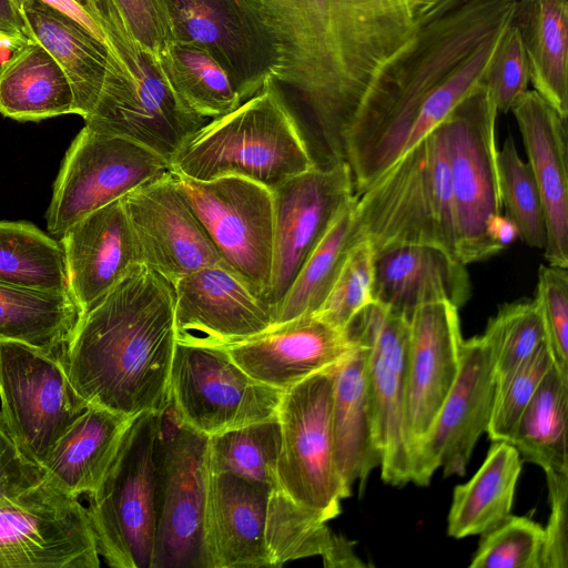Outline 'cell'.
I'll return each mask as SVG.
<instances>
[{
	"mask_svg": "<svg viewBox=\"0 0 568 568\" xmlns=\"http://www.w3.org/2000/svg\"><path fill=\"white\" fill-rule=\"evenodd\" d=\"M460 0H262L284 49L276 81L307 114L315 166L345 161L346 131H371L388 113Z\"/></svg>",
	"mask_w": 568,
	"mask_h": 568,
	"instance_id": "6da1fadb",
	"label": "cell"
},
{
	"mask_svg": "<svg viewBox=\"0 0 568 568\" xmlns=\"http://www.w3.org/2000/svg\"><path fill=\"white\" fill-rule=\"evenodd\" d=\"M175 344L173 284L141 264L82 315L63 365L89 405L163 413Z\"/></svg>",
	"mask_w": 568,
	"mask_h": 568,
	"instance_id": "7a4b0ae2",
	"label": "cell"
},
{
	"mask_svg": "<svg viewBox=\"0 0 568 568\" xmlns=\"http://www.w3.org/2000/svg\"><path fill=\"white\" fill-rule=\"evenodd\" d=\"M88 509L18 446L0 414V568H98Z\"/></svg>",
	"mask_w": 568,
	"mask_h": 568,
	"instance_id": "3957f363",
	"label": "cell"
},
{
	"mask_svg": "<svg viewBox=\"0 0 568 568\" xmlns=\"http://www.w3.org/2000/svg\"><path fill=\"white\" fill-rule=\"evenodd\" d=\"M314 166L300 122L274 81L210 120L171 160L172 171L190 179L239 176L271 191Z\"/></svg>",
	"mask_w": 568,
	"mask_h": 568,
	"instance_id": "277c9868",
	"label": "cell"
},
{
	"mask_svg": "<svg viewBox=\"0 0 568 568\" xmlns=\"http://www.w3.org/2000/svg\"><path fill=\"white\" fill-rule=\"evenodd\" d=\"M356 214L374 253L416 244L457 258L450 175L439 125L356 195Z\"/></svg>",
	"mask_w": 568,
	"mask_h": 568,
	"instance_id": "5b68a950",
	"label": "cell"
},
{
	"mask_svg": "<svg viewBox=\"0 0 568 568\" xmlns=\"http://www.w3.org/2000/svg\"><path fill=\"white\" fill-rule=\"evenodd\" d=\"M83 120L95 132L133 141L170 162L210 121L181 102L160 59L133 36L109 53L102 90Z\"/></svg>",
	"mask_w": 568,
	"mask_h": 568,
	"instance_id": "8992f818",
	"label": "cell"
},
{
	"mask_svg": "<svg viewBox=\"0 0 568 568\" xmlns=\"http://www.w3.org/2000/svg\"><path fill=\"white\" fill-rule=\"evenodd\" d=\"M163 413L142 412L132 418L102 481L88 495L98 552L110 567L151 568L155 450Z\"/></svg>",
	"mask_w": 568,
	"mask_h": 568,
	"instance_id": "52a82bcc",
	"label": "cell"
},
{
	"mask_svg": "<svg viewBox=\"0 0 568 568\" xmlns=\"http://www.w3.org/2000/svg\"><path fill=\"white\" fill-rule=\"evenodd\" d=\"M498 110L483 83L439 124L448 160L456 256L463 264L500 252L488 227L501 214L496 142Z\"/></svg>",
	"mask_w": 568,
	"mask_h": 568,
	"instance_id": "ba28073f",
	"label": "cell"
},
{
	"mask_svg": "<svg viewBox=\"0 0 568 568\" xmlns=\"http://www.w3.org/2000/svg\"><path fill=\"white\" fill-rule=\"evenodd\" d=\"M174 42L195 45L224 70L242 102L284 68L277 26L262 0H165Z\"/></svg>",
	"mask_w": 568,
	"mask_h": 568,
	"instance_id": "9c48e42d",
	"label": "cell"
},
{
	"mask_svg": "<svg viewBox=\"0 0 568 568\" xmlns=\"http://www.w3.org/2000/svg\"><path fill=\"white\" fill-rule=\"evenodd\" d=\"M345 332L366 348V381L382 479L419 486V462L407 413L408 320L373 302Z\"/></svg>",
	"mask_w": 568,
	"mask_h": 568,
	"instance_id": "30bf717a",
	"label": "cell"
},
{
	"mask_svg": "<svg viewBox=\"0 0 568 568\" xmlns=\"http://www.w3.org/2000/svg\"><path fill=\"white\" fill-rule=\"evenodd\" d=\"M334 367L285 390L277 412L282 435L278 485L296 503L317 511L327 521L339 515L342 499L351 495L334 454Z\"/></svg>",
	"mask_w": 568,
	"mask_h": 568,
	"instance_id": "8fae6325",
	"label": "cell"
},
{
	"mask_svg": "<svg viewBox=\"0 0 568 568\" xmlns=\"http://www.w3.org/2000/svg\"><path fill=\"white\" fill-rule=\"evenodd\" d=\"M169 390L175 419L207 437L277 417L284 393L252 378L225 348L180 343Z\"/></svg>",
	"mask_w": 568,
	"mask_h": 568,
	"instance_id": "7c38bea8",
	"label": "cell"
},
{
	"mask_svg": "<svg viewBox=\"0 0 568 568\" xmlns=\"http://www.w3.org/2000/svg\"><path fill=\"white\" fill-rule=\"evenodd\" d=\"M155 450V529L151 568H206L203 514L209 437L180 424L170 406Z\"/></svg>",
	"mask_w": 568,
	"mask_h": 568,
	"instance_id": "4fadbf2b",
	"label": "cell"
},
{
	"mask_svg": "<svg viewBox=\"0 0 568 568\" xmlns=\"http://www.w3.org/2000/svg\"><path fill=\"white\" fill-rule=\"evenodd\" d=\"M172 171L160 154L84 125L65 152L45 213L51 235H61L134 189Z\"/></svg>",
	"mask_w": 568,
	"mask_h": 568,
	"instance_id": "5bb4252c",
	"label": "cell"
},
{
	"mask_svg": "<svg viewBox=\"0 0 568 568\" xmlns=\"http://www.w3.org/2000/svg\"><path fill=\"white\" fill-rule=\"evenodd\" d=\"M1 416L18 446L39 465L88 408L63 362L18 342L0 341Z\"/></svg>",
	"mask_w": 568,
	"mask_h": 568,
	"instance_id": "9a60e30c",
	"label": "cell"
},
{
	"mask_svg": "<svg viewBox=\"0 0 568 568\" xmlns=\"http://www.w3.org/2000/svg\"><path fill=\"white\" fill-rule=\"evenodd\" d=\"M176 175L223 261L264 301L273 261L272 191L239 176L199 181Z\"/></svg>",
	"mask_w": 568,
	"mask_h": 568,
	"instance_id": "2e32d148",
	"label": "cell"
},
{
	"mask_svg": "<svg viewBox=\"0 0 568 568\" xmlns=\"http://www.w3.org/2000/svg\"><path fill=\"white\" fill-rule=\"evenodd\" d=\"M273 261L265 303L274 313L339 209L353 196L346 162L313 169L272 190Z\"/></svg>",
	"mask_w": 568,
	"mask_h": 568,
	"instance_id": "e0dca14e",
	"label": "cell"
},
{
	"mask_svg": "<svg viewBox=\"0 0 568 568\" xmlns=\"http://www.w3.org/2000/svg\"><path fill=\"white\" fill-rule=\"evenodd\" d=\"M121 201L143 264L172 284L197 270L226 264L173 171L134 189Z\"/></svg>",
	"mask_w": 568,
	"mask_h": 568,
	"instance_id": "ac0fdd59",
	"label": "cell"
},
{
	"mask_svg": "<svg viewBox=\"0 0 568 568\" xmlns=\"http://www.w3.org/2000/svg\"><path fill=\"white\" fill-rule=\"evenodd\" d=\"M496 388L488 342L483 335L463 339L457 378L419 446L422 486L439 468L445 477L465 475L474 447L487 430Z\"/></svg>",
	"mask_w": 568,
	"mask_h": 568,
	"instance_id": "d6986e66",
	"label": "cell"
},
{
	"mask_svg": "<svg viewBox=\"0 0 568 568\" xmlns=\"http://www.w3.org/2000/svg\"><path fill=\"white\" fill-rule=\"evenodd\" d=\"M173 288L176 343L226 348L273 326L271 307L226 264L190 273Z\"/></svg>",
	"mask_w": 568,
	"mask_h": 568,
	"instance_id": "ffe728a7",
	"label": "cell"
},
{
	"mask_svg": "<svg viewBox=\"0 0 568 568\" xmlns=\"http://www.w3.org/2000/svg\"><path fill=\"white\" fill-rule=\"evenodd\" d=\"M462 343L458 307L450 302L423 305L408 320L407 413L418 462L419 446L457 378Z\"/></svg>",
	"mask_w": 568,
	"mask_h": 568,
	"instance_id": "44dd1931",
	"label": "cell"
},
{
	"mask_svg": "<svg viewBox=\"0 0 568 568\" xmlns=\"http://www.w3.org/2000/svg\"><path fill=\"white\" fill-rule=\"evenodd\" d=\"M353 346L345 331L311 314L274 325L225 349L252 378L285 392L336 366Z\"/></svg>",
	"mask_w": 568,
	"mask_h": 568,
	"instance_id": "7402d4cb",
	"label": "cell"
},
{
	"mask_svg": "<svg viewBox=\"0 0 568 568\" xmlns=\"http://www.w3.org/2000/svg\"><path fill=\"white\" fill-rule=\"evenodd\" d=\"M59 241L64 251L70 293L82 315L143 264L121 199L88 214Z\"/></svg>",
	"mask_w": 568,
	"mask_h": 568,
	"instance_id": "603a6c76",
	"label": "cell"
},
{
	"mask_svg": "<svg viewBox=\"0 0 568 568\" xmlns=\"http://www.w3.org/2000/svg\"><path fill=\"white\" fill-rule=\"evenodd\" d=\"M271 489L209 470L203 514L206 568H270L265 545Z\"/></svg>",
	"mask_w": 568,
	"mask_h": 568,
	"instance_id": "cb8c5ba5",
	"label": "cell"
},
{
	"mask_svg": "<svg viewBox=\"0 0 568 568\" xmlns=\"http://www.w3.org/2000/svg\"><path fill=\"white\" fill-rule=\"evenodd\" d=\"M542 202L549 265L568 268L567 119L535 90L511 106Z\"/></svg>",
	"mask_w": 568,
	"mask_h": 568,
	"instance_id": "d4e9b609",
	"label": "cell"
},
{
	"mask_svg": "<svg viewBox=\"0 0 568 568\" xmlns=\"http://www.w3.org/2000/svg\"><path fill=\"white\" fill-rule=\"evenodd\" d=\"M465 264L430 245H399L375 253L374 302L409 320L423 305L450 302L458 308L470 297Z\"/></svg>",
	"mask_w": 568,
	"mask_h": 568,
	"instance_id": "484cf974",
	"label": "cell"
},
{
	"mask_svg": "<svg viewBox=\"0 0 568 568\" xmlns=\"http://www.w3.org/2000/svg\"><path fill=\"white\" fill-rule=\"evenodd\" d=\"M352 342V351L334 367L332 403L335 462L349 493L356 481L362 489L381 464L367 392L366 348Z\"/></svg>",
	"mask_w": 568,
	"mask_h": 568,
	"instance_id": "4316f807",
	"label": "cell"
},
{
	"mask_svg": "<svg viewBox=\"0 0 568 568\" xmlns=\"http://www.w3.org/2000/svg\"><path fill=\"white\" fill-rule=\"evenodd\" d=\"M132 418L89 405L58 440L42 467L68 495L79 498L91 494L108 471Z\"/></svg>",
	"mask_w": 568,
	"mask_h": 568,
	"instance_id": "83f0119b",
	"label": "cell"
},
{
	"mask_svg": "<svg viewBox=\"0 0 568 568\" xmlns=\"http://www.w3.org/2000/svg\"><path fill=\"white\" fill-rule=\"evenodd\" d=\"M19 8L33 39L59 63L74 95V114L84 119L102 90L109 51L94 37L58 10L24 0Z\"/></svg>",
	"mask_w": 568,
	"mask_h": 568,
	"instance_id": "f1b7e54d",
	"label": "cell"
},
{
	"mask_svg": "<svg viewBox=\"0 0 568 568\" xmlns=\"http://www.w3.org/2000/svg\"><path fill=\"white\" fill-rule=\"evenodd\" d=\"M0 113L19 122L74 114L67 74L36 40L13 50L0 64Z\"/></svg>",
	"mask_w": 568,
	"mask_h": 568,
	"instance_id": "f546056e",
	"label": "cell"
},
{
	"mask_svg": "<svg viewBox=\"0 0 568 568\" xmlns=\"http://www.w3.org/2000/svg\"><path fill=\"white\" fill-rule=\"evenodd\" d=\"M513 24L527 55L534 89L568 118V0H517Z\"/></svg>",
	"mask_w": 568,
	"mask_h": 568,
	"instance_id": "4dcf8cb0",
	"label": "cell"
},
{
	"mask_svg": "<svg viewBox=\"0 0 568 568\" xmlns=\"http://www.w3.org/2000/svg\"><path fill=\"white\" fill-rule=\"evenodd\" d=\"M520 470L518 450L508 442H493L476 474L454 489L447 534L454 538L481 535L511 515Z\"/></svg>",
	"mask_w": 568,
	"mask_h": 568,
	"instance_id": "1f68e13d",
	"label": "cell"
},
{
	"mask_svg": "<svg viewBox=\"0 0 568 568\" xmlns=\"http://www.w3.org/2000/svg\"><path fill=\"white\" fill-rule=\"evenodd\" d=\"M81 317L70 293L0 282V341L26 344L63 362Z\"/></svg>",
	"mask_w": 568,
	"mask_h": 568,
	"instance_id": "d6a6232c",
	"label": "cell"
},
{
	"mask_svg": "<svg viewBox=\"0 0 568 568\" xmlns=\"http://www.w3.org/2000/svg\"><path fill=\"white\" fill-rule=\"evenodd\" d=\"M567 417L568 372L554 363L508 443L545 474H568Z\"/></svg>",
	"mask_w": 568,
	"mask_h": 568,
	"instance_id": "836d02e7",
	"label": "cell"
},
{
	"mask_svg": "<svg viewBox=\"0 0 568 568\" xmlns=\"http://www.w3.org/2000/svg\"><path fill=\"white\" fill-rule=\"evenodd\" d=\"M364 240L357 221L356 195L337 212L274 313V325L315 314L353 245Z\"/></svg>",
	"mask_w": 568,
	"mask_h": 568,
	"instance_id": "e575fe53",
	"label": "cell"
},
{
	"mask_svg": "<svg viewBox=\"0 0 568 568\" xmlns=\"http://www.w3.org/2000/svg\"><path fill=\"white\" fill-rule=\"evenodd\" d=\"M0 282L70 293L60 241L30 222L0 221Z\"/></svg>",
	"mask_w": 568,
	"mask_h": 568,
	"instance_id": "d590c367",
	"label": "cell"
},
{
	"mask_svg": "<svg viewBox=\"0 0 568 568\" xmlns=\"http://www.w3.org/2000/svg\"><path fill=\"white\" fill-rule=\"evenodd\" d=\"M160 61L172 89L193 113L212 120L242 103L227 74L202 49L173 42Z\"/></svg>",
	"mask_w": 568,
	"mask_h": 568,
	"instance_id": "8d00e7d4",
	"label": "cell"
},
{
	"mask_svg": "<svg viewBox=\"0 0 568 568\" xmlns=\"http://www.w3.org/2000/svg\"><path fill=\"white\" fill-rule=\"evenodd\" d=\"M281 438L277 417L210 436L209 470L232 474L271 490L278 488Z\"/></svg>",
	"mask_w": 568,
	"mask_h": 568,
	"instance_id": "74e56055",
	"label": "cell"
},
{
	"mask_svg": "<svg viewBox=\"0 0 568 568\" xmlns=\"http://www.w3.org/2000/svg\"><path fill=\"white\" fill-rule=\"evenodd\" d=\"M326 523L321 514L296 503L281 487L272 489L265 521L270 568L301 558L322 557L334 536Z\"/></svg>",
	"mask_w": 568,
	"mask_h": 568,
	"instance_id": "f35d334b",
	"label": "cell"
},
{
	"mask_svg": "<svg viewBox=\"0 0 568 568\" xmlns=\"http://www.w3.org/2000/svg\"><path fill=\"white\" fill-rule=\"evenodd\" d=\"M498 179L503 209L527 245L544 250L547 232L540 194L531 169L518 154L509 135L498 149Z\"/></svg>",
	"mask_w": 568,
	"mask_h": 568,
	"instance_id": "ab89813d",
	"label": "cell"
},
{
	"mask_svg": "<svg viewBox=\"0 0 568 568\" xmlns=\"http://www.w3.org/2000/svg\"><path fill=\"white\" fill-rule=\"evenodd\" d=\"M483 336L490 345L499 381L546 342V329L536 302L520 300L501 305Z\"/></svg>",
	"mask_w": 568,
	"mask_h": 568,
	"instance_id": "60d3db41",
	"label": "cell"
},
{
	"mask_svg": "<svg viewBox=\"0 0 568 568\" xmlns=\"http://www.w3.org/2000/svg\"><path fill=\"white\" fill-rule=\"evenodd\" d=\"M554 364L547 342L513 372L497 381L490 420L486 433L493 442H509L517 422Z\"/></svg>",
	"mask_w": 568,
	"mask_h": 568,
	"instance_id": "b9f144b4",
	"label": "cell"
},
{
	"mask_svg": "<svg viewBox=\"0 0 568 568\" xmlns=\"http://www.w3.org/2000/svg\"><path fill=\"white\" fill-rule=\"evenodd\" d=\"M374 258L367 239L351 247L329 293L315 313L320 318L345 331L354 316L374 302Z\"/></svg>",
	"mask_w": 568,
	"mask_h": 568,
	"instance_id": "7bdbcfd3",
	"label": "cell"
},
{
	"mask_svg": "<svg viewBox=\"0 0 568 568\" xmlns=\"http://www.w3.org/2000/svg\"><path fill=\"white\" fill-rule=\"evenodd\" d=\"M544 527L528 517L509 515L481 534L471 568H541Z\"/></svg>",
	"mask_w": 568,
	"mask_h": 568,
	"instance_id": "ee69618b",
	"label": "cell"
},
{
	"mask_svg": "<svg viewBox=\"0 0 568 568\" xmlns=\"http://www.w3.org/2000/svg\"><path fill=\"white\" fill-rule=\"evenodd\" d=\"M530 72L518 29L513 24L501 34L486 70L484 84L498 112L507 113L528 90Z\"/></svg>",
	"mask_w": 568,
	"mask_h": 568,
	"instance_id": "f6af8a7d",
	"label": "cell"
},
{
	"mask_svg": "<svg viewBox=\"0 0 568 568\" xmlns=\"http://www.w3.org/2000/svg\"><path fill=\"white\" fill-rule=\"evenodd\" d=\"M536 302L546 329L554 363L568 372V272L565 267L539 266Z\"/></svg>",
	"mask_w": 568,
	"mask_h": 568,
	"instance_id": "bcb514c9",
	"label": "cell"
},
{
	"mask_svg": "<svg viewBox=\"0 0 568 568\" xmlns=\"http://www.w3.org/2000/svg\"><path fill=\"white\" fill-rule=\"evenodd\" d=\"M138 42L160 59L174 42L165 0H116Z\"/></svg>",
	"mask_w": 568,
	"mask_h": 568,
	"instance_id": "7dc6e473",
	"label": "cell"
},
{
	"mask_svg": "<svg viewBox=\"0 0 568 568\" xmlns=\"http://www.w3.org/2000/svg\"><path fill=\"white\" fill-rule=\"evenodd\" d=\"M550 515L544 527L541 568L568 567V474H546Z\"/></svg>",
	"mask_w": 568,
	"mask_h": 568,
	"instance_id": "c3c4849f",
	"label": "cell"
},
{
	"mask_svg": "<svg viewBox=\"0 0 568 568\" xmlns=\"http://www.w3.org/2000/svg\"><path fill=\"white\" fill-rule=\"evenodd\" d=\"M19 6L24 0H14ZM78 23L106 48V38L122 19L116 0H38Z\"/></svg>",
	"mask_w": 568,
	"mask_h": 568,
	"instance_id": "681fc988",
	"label": "cell"
},
{
	"mask_svg": "<svg viewBox=\"0 0 568 568\" xmlns=\"http://www.w3.org/2000/svg\"><path fill=\"white\" fill-rule=\"evenodd\" d=\"M33 40L16 1L0 0V47L13 51Z\"/></svg>",
	"mask_w": 568,
	"mask_h": 568,
	"instance_id": "f907efd6",
	"label": "cell"
},
{
	"mask_svg": "<svg viewBox=\"0 0 568 568\" xmlns=\"http://www.w3.org/2000/svg\"><path fill=\"white\" fill-rule=\"evenodd\" d=\"M322 558L326 568L365 567V564L355 554L354 544L336 534H334L332 542Z\"/></svg>",
	"mask_w": 568,
	"mask_h": 568,
	"instance_id": "816d5d0a",
	"label": "cell"
},
{
	"mask_svg": "<svg viewBox=\"0 0 568 568\" xmlns=\"http://www.w3.org/2000/svg\"><path fill=\"white\" fill-rule=\"evenodd\" d=\"M488 234L500 251L519 236L515 223L509 217L501 214L493 219L488 227Z\"/></svg>",
	"mask_w": 568,
	"mask_h": 568,
	"instance_id": "f5cc1de1",
	"label": "cell"
}]
</instances>
